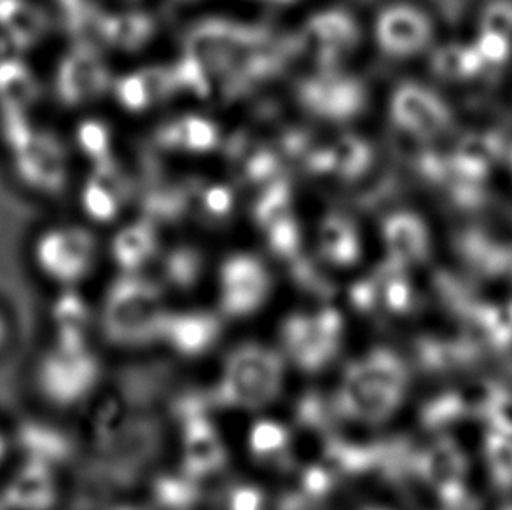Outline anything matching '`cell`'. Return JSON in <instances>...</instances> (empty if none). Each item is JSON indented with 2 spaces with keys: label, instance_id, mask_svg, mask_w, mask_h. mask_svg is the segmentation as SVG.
I'll use <instances>...</instances> for the list:
<instances>
[{
  "label": "cell",
  "instance_id": "1",
  "mask_svg": "<svg viewBox=\"0 0 512 510\" xmlns=\"http://www.w3.org/2000/svg\"><path fill=\"white\" fill-rule=\"evenodd\" d=\"M408 385L406 362L390 350H374L346 369L336 414L360 423H383L401 407Z\"/></svg>",
  "mask_w": 512,
  "mask_h": 510
},
{
  "label": "cell",
  "instance_id": "2",
  "mask_svg": "<svg viewBox=\"0 0 512 510\" xmlns=\"http://www.w3.org/2000/svg\"><path fill=\"white\" fill-rule=\"evenodd\" d=\"M168 313L153 283L126 276L105 297L102 329L112 345L142 346L161 339Z\"/></svg>",
  "mask_w": 512,
  "mask_h": 510
},
{
  "label": "cell",
  "instance_id": "3",
  "mask_svg": "<svg viewBox=\"0 0 512 510\" xmlns=\"http://www.w3.org/2000/svg\"><path fill=\"white\" fill-rule=\"evenodd\" d=\"M366 27L367 42L390 62H413L436 48V20L415 0L383 2Z\"/></svg>",
  "mask_w": 512,
  "mask_h": 510
},
{
  "label": "cell",
  "instance_id": "4",
  "mask_svg": "<svg viewBox=\"0 0 512 510\" xmlns=\"http://www.w3.org/2000/svg\"><path fill=\"white\" fill-rule=\"evenodd\" d=\"M284 383V359L263 345H243L229 355L214 402L256 411L277 399Z\"/></svg>",
  "mask_w": 512,
  "mask_h": 510
},
{
  "label": "cell",
  "instance_id": "5",
  "mask_svg": "<svg viewBox=\"0 0 512 510\" xmlns=\"http://www.w3.org/2000/svg\"><path fill=\"white\" fill-rule=\"evenodd\" d=\"M298 37L313 69H343L367 42L366 21L350 7L329 4L306 16Z\"/></svg>",
  "mask_w": 512,
  "mask_h": 510
},
{
  "label": "cell",
  "instance_id": "6",
  "mask_svg": "<svg viewBox=\"0 0 512 510\" xmlns=\"http://www.w3.org/2000/svg\"><path fill=\"white\" fill-rule=\"evenodd\" d=\"M296 102L320 123L346 126L366 112L371 93L366 81L348 67L312 69L296 84Z\"/></svg>",
  "mask_w": 512,
  "mask_h": 510
},
{
  "label": "cell",
  "instance_id": "7",
  "mask_svg": "<svg viewBox=\"0 0 512 510\" xmlns=\"http://www.w3.org/2000/svg\"><path fill=\"white\" fill-rule=\"evenodd\" d=\"M385 114L399 135L416 142L443 137L455 121L450 100L436 86L416 79H406L390 88Z\"/></svg>",
  "mask_w": 512,
  "mask_h": 510
},
{
  "label": "cell",
  "instance_id": "8",
  "mask_svg": "<svg viewBox=\"0 0 512 510\" xmlns=\"http://www.w3.org/2000/svg\"><path fill=\"white\" fill-rule=\"evenodd\" d=\"M32 255L42 275L62 285H74L93 268L97 238L83 226H53L35 238Z\"/></svg>",
  "mask_w": 512,
  "mask_h": 510
},
{
  "label": "cell",
  "instance_id": "9",
  "mask_svg": "<svg viewBox=\"0 0 512 510\" xmlns=\"http://www.w3.org/2000/svg\"><path fill=\"white\" fill-rule=\"evenodd\" d=\"M98 362L88 348L55 345L42 355L35 383L42 397L55 406L69 407L83 400L98 381Z\"/></svg>",
  "mask_w": 512,
  "mask_h": 510
},
{
  "label": "cell",
  "instance_id": "10",
  "mask_svg": "<svg viewBox=\"0 0 512 510\" xmlns=\"http://www.w3.org/2000/svg\"><path fill=\"white\" fill-rule=\"evenodd\" d=\"M343 334L340 313L324 310L317 315H294L285 320L282 345L301 369L319 371L338 353Z\"/></svg>",
  "mask_w": 512,
  "mask_h": 510
},
{
  "label": "cell",
  "instance_id": "11",
  "mask_svg": "<svg viewBox=\"0 0 512 510\" xmlns=\"http://www.w3.org/2000/svg\"><path fill=\"white\" fill-rule=\"evenodd\" d=\"M221 308L228 317L256 313L270 296L271 280L263 261L250 254H235L222 262Z\"/></svg>",
  "mask_w": 512,
  "mask_h": 510
},
{
  "label": "cell",
  "instance_id": "12",
  "mask_svg": "<svg viewBox=\"0 0 512 510\" xmlns=\"http://www.w3.org/2000/svg\"><path fill=\"white\" fill-rule=\"evenodd\" d=\"M381 236L388 261L411 268L425 261L432 250V233L422 215L413 210H395L381 222Z\"/></svg>",
  "mask_w": 512,
  "mask_h": 510
},
{
  "label": "cell",
  "instance_id": "13",
  "mask_svg": "<svg viewBox=\"0 0 512 510\" xmlns=\"http://www.w3.org/2000/svg\"><path fill=\"white\" fill-rule=\"evenodd\" d=\"M7 510H51L58 500L55 469L44 463L25 462L0 491Z\"/></svg>",
  "mask_w": 512,
  "mask_h": 510
},
{
  "label": "cell",
  "instance_id": "14",
  "mask_svg": "<svg viewBox=\"0 0 512 510\" xmlns=\"http://www.w3.org/2000/svg\"><path fill=\"white\" fill-rule=\"evenodd\" d=\"M184 421V469L189 477L214 474L226 463V448L214 425L203 413L191 414Z\"/></svg>",
  "mask_w": 512,
  "mask_h": 510
},
{
  "label": "cell",
  "instance_id": "15",
  "mask_svg": "<svg viewBox=\"0 0 512 510\" xmlns=\"http://www.w3.org/2000/svg\"><path fill=\"white\" fill-rule=\"evenodd\" d=\"M221 336V320L207 313H179L168 315L161 339L168 341L177 352L186 357H198L208 352Z\"/></svg>",
  "mask_w": 512,
  "mask_h": 510
},
{
  "label": "cell",
  "instance_id": "16",
  "mask_svg": "<svg viewBox=\"0 0 512 510\" xmlns=\"http://www.w3.org/2000/svg\"><path fill=\"white\" fill-rule=\"evenodd\" d=\"M98 32L116 51H139L153 41L156 21L140 6H126L123 11L100 18Z\"/></svg>",
  "mask_w": 512,
  "mask_h": 510
},
{
  "label": "cell",
  "instance_id": "17",
  "mask_svg": "<svg viewBox=\"0 0 512 510\" xmlns=\"http://www.w3.org/2000/svg\"><path fill=\"white\" fill-rule=\"evenodd\" d=\"M319 252L334 266H352L359 261L362 243L357 224L350 215L327 214L319 226Z\"/></svg>",
  "mask_w": 512,
  "mask_h": 510
},
{
  "label": "cell",
  "instance_id": "18",
  "mask_svg": "<svg viewBox=\"0 0 512 510\" xmlns=\"http://www.w3.org/2000/svg\"><path fill=\"white\" fill-rule=\"evenodd\" d=\"M107 172L109 165H98V173L91 175L83 191L84 212L100 222L112 221L128 198L121 175Z\"/></svg>",
  "mask_w": 512,
  "mask_h": 510
},
{
  "label": "cell",
  "instance_id": "19",
  "mask_svg": "<svg viewBox=\"0 0 512 510\" xmlns=\"http://www.w3.org/2000/svg\"><path fill=\"white\" fill-rule=\"evenodd\" d=\"M158 236L149 222H135L121 229L112 242V255L126 273H135L156 254Z\"/></svg>",
  "mask_w": 512,
  "mask_h": 510
},
{
  "label": "cell",
  "instance_id": "20",
  "mask_svg": "<svg viewBox=\"0 0 512 510\" xmlns=\"http://www.w3.org/2000/svg\"><path fill=\"white\" fill-rule=\"evenodd\" d=\"M53 318H55L56 329H58L56 345L86 348L84 343H86V332L90 325V311L81 297L67 292L56 303Z\"/></svg>",
  "mask_w": 512,
  "mask_h": 510
},
{
  "label": "cell",
  "instance_id": "21",
  "mask_svg": "<svg viewBox=\"0 0 512 510\" xmlns=\"http://www.w3.org/2000/svg\"><path fill=\"white\" fill-rule=\"evenodd\" d=\"M250 449L257 458L263 460H282L291 448L289 430L275 421H259L252 428L249 439Z\"/></svg>",
  "mask_w": 512,
  "mask_h": 510
},
{
  "label": "cell",
  "instance_id": "22",
  "mask_svg": "<svg viewBox=\"0 0 512 510\" xmlns=\"http://www.w3.org/2000/svg\"><path fill=\"white\" fill-rule=\"evenodd\" d=\"M201 271V257L193 249H177L165 261V276L177 289L191 287Z\"/></svg>",
  "mask_w": 512,
  "mask_h": 510
},
{
  "label": "cell",
  "instance_id": "23",
  "mask_svg": "<svg viewBox=\"0 0 512 510\" xmlns=\"http://www.w3.org/2000/svg\"><path fill=\"white\" fill-rule=\"evenodd\" d=\"M196 493L198 491L191 483L167 479L158 484L156 497L168 509H187L189 505L193 504Z\"/></svg>",
  "mask_w": 512,
  "mask_h": 510
},
{
  "label": "cell",
  "instance_id": "24",
  "mask_svg": "<svg viewBox=\"0 0 512 510\" xmlns=\"http://www.w3.org/2000/svg\"><path fill=\"white\" fill-rule=\"evenodd\" d=\"M268 500L252 486H240L229 495V510H266Z\"/></svg>",
  "mask_w": 512,
  "mask_h": 510
},
{
  "label": "cell",
  "instance_id": "25",
  "mask_svg": "<svg viewBox=\"0 0 512 510\" xmlns=\"http://www.w3.org/2000/svg\"><path fill=\"white\" fill-rule=\"evenodd\" d=\"M231 207H233V200H231L228 191H224L221 187L210 191L203 200L205 214L210 219H224L231 212Z\"/></svg>",
  "mask_w": 512,
  "mask_h": 510
},
{
  "label": "cell",
  "instance_id": "26",
  "mask_svg": "<svg viewBox=\"0 0 512 510\" xmlns=\"http://www.w3.org/2000/svg\"><path fill=\"white\" fill-rule=\"evenodd\" d=\"M7 338H9V325L2 313H0V350L6 346Z\"/></svg>",
  "mask_w": 512,
  "mask_h": 510
},
{
  "label": "cell",
  "instance_id": "27",
  "mask_svg": "<svg viewBox=\"0 0 512 510\" xmlns=\"http://www.w3.org/2000/svg\"><path fill=\"white\" fill-rule=\"evenodd\" d=\"M7 453H9V442H7V437L4 435V432L0 430V465L6 460Z\"/></svg>",
  "mask_w": 512,
  "mask_h": 510
},
{
  "label": "cell",
  "instance_id": "28",
  "mask_svg": "<svg viewBox=\"0 0 512 510\" xmlns=\"http://www.w3.org/2000/svg\"><path fill=\"white\" fill-rule=\"evenodd\" d=\"M259 2H263L266 6L284 7L298 4L299 0H259Z\"/></svg>",
  "mask_w": 512,
  "mask_h": 510
},
{
  "label": "cell",
  "instance_id": "29",
  "mask_svg": "<svg viewBox=\"0 0 512 510\" xmlns=\"http://www.w3.org/2000/svg\"><path fill=\"white\" fill-rule=\"evenodd\" d=\"M492 510H512V497L502 500L499 504L495 505Z\"/></svg>",
  "mask_w": 512,
  "mask_h": 510
},
{
  "label": "cell",
  "instance_id": "30",
  "mask_svg": "<svg viewBox=\"0 0 512 510\" xmlns=\"http://www.w3.org/2000/svg\"><path fill=\"white\" fill-rule=\"evenodd\" d=\"M119 2H123L125 6H140L144 0H119Z\"/></svg>",
  "mask_w": 512,
  "mask_h": 510
},
{
  "label": "cell",
  "instance_id": "31",
  "mask_svg": "<svg viewBox=\"0 0 512 510\" xmlns=\"http://www.w3.org/2000/svg\"><path fill=\"white\" fill-rule=\"evenodd\" d=\"M0 510H7L6 505H4V502H2V498H0Z\"/></svg>",
  "mask_w": 512,
  "mask_h": 510
},
{
  "label": "cell",
  "instance_id": "32",
  "mask_svg": "<svg viewBox=\"0 0 512 510\" xmlns=\"http://www.w3.org/2000/svg\"><path fill=\"white\" fill-rule=\"evenodd\" d=\"M118 510H139V509H133V507H123V509Z\"/></svg>",
  "mask_w": 512,
  "mask_h": 510
},
{
  "label": "cell",
  "instance_id": "33",
  "mask_svg": "<svg viewBox=\"0 0 512 510\" xmlns=\"http://www.w3.org/2000/svg\"><path fill=\"white\" fill-rule=\"evenodd\" d=\"M367 510H388V509H378V507H376V509H367Z\"/></svg>",
  "mask_w": 512,
  "mask_h": 510
}]
</instances>
